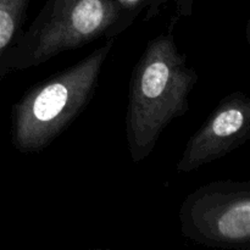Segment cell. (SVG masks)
<instances>
[{
	"mask_svg": "<svg viewBox=\"0 0 250 250\" xmlns=\"http://www.w3.org/2000/svg\"><path fill=\"white\" fill-rule=\"evenodd\" d=\"M250 138V98L243 92L226 95L187 142L178 172H193L229 155Z\"/></svg>",
	"mask_w": 250,
	"mask_h": 250,
	"instance_id": "cell-5",
	"label": "cell"
},
{
	"mask_svg": "<svg viewBox=\"0 0 250 250\" xmlns=\"http://www.w3.org/2000/svg\"><path fill=\"white\" fill-rule=\"evenodd\" d=\"M28 7L29 0H0V80L7 51L23 31Z\"/></svg>",
	"mask_w": 250,
	"mask_h": 250,
	"instance_id": "cell-6",
	"label": "cell"
},
{
	"mask_svg": "<svg viewBox=\"0 0 250 250\" xmlns=\"http://www.w3.org/2000/svg\"><path fill=\"white\" fill-rule=\"evenodd\" d=\"M132 23L117 0H46L7 51L4 72L36 67L102 37L115 39Z\"/></svg>",
	"mask_w": 250,
	"mask_h": 250,
	"instance_id": "cell-3",
	"label": "cell"
},
{
	"mask_svg": "<svg viewBox=\"0 0 250 250\" xmlns=\"http://www.w3.org/2000/svg\"><path fill=\"white\" fill-rule=\"evenodd\" d=\"M173 4L176 9V17H189L193 14V6H194V0H148V6H146V17L144 21L148 22L150 20L155 19L160 14L161 9L166 4Z\"/></svg>",
	"mask_w": 250,
	"mask_h": 250,
	"instance_id": "cell-7",
	"label": "cell"
},
{
	"mask_svg": "<svg viewBox=\"0 0 250 250\" xmlns=\"http://www.w3.org/2000/svg\"><path fill=\"white\" fill-rule=\"evenodd\" d=\"M114 39L46 81L29 88L11 111L12 146L23 154L50 146L94 97Z\"/></svg>",
	"mask_w": 250,
	"mask_h": 250,
	"instance_id": "cell-2",
	"label": "cell"
},
{
	"mask_svg": "<svg viewBox=\"0 0 250 250\" xmlns=\"http://www.w3.org/2000/svg\"><path fill=\"white\" fill-rule=\"evenodd\" d=\"M181 233L216 249H250V183L215 181L197 188L178 212Z\"/></svg>",
	"mask_w": 250,
	"mask_h": 250,
	"instance_id": "cell-4",
	"label": "cell"
},
{
	"mask_svg": "<svg viewBox=\"0 0 250 250\" xmlns=\"http://www.w3.org/2000/svg\"><path fill=\"white\" fill-rule=\"evenodd\" d=\"M117 2L132 22L136 21L139 14L148 6V0H117Z\"/></svg>",
	"mask_w": 250,
	"mask_h": 250,
	"instance_id": "cell-8",
	"label": "cell"
},
{
	"mask_svg": "<svg viewBox=\"0 0 250 250\" xmlns=\"http://www.w3.org/2000/svg\"><path fill=\"white\" fill-rule=\"evenodd\" d=\"M177 17L165 33L148 42L132 71L126 117L129 155L138 164L153 153L159 137L172 120L189 110L197 71L180 53L173 36Z\"/></svg>",
	"mask_w": 250,
	"mask_h": 250,
	"instance_id": "cell-1",
	"label": "cell"
}]
</instances>
